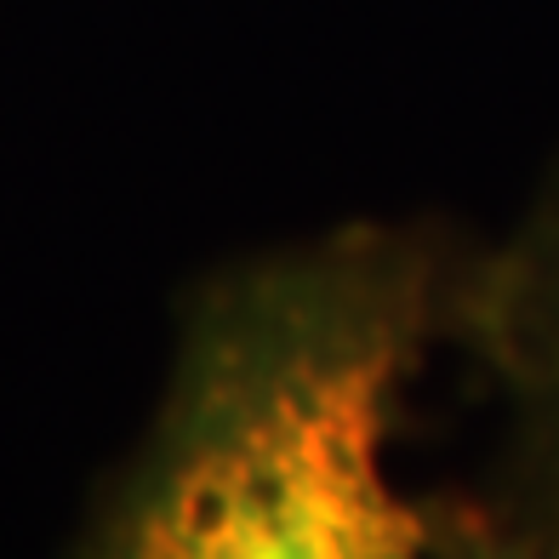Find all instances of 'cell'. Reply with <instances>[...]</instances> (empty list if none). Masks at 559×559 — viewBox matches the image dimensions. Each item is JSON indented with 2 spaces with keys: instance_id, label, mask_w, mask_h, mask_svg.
<instances>
[{
  "instance_id": "obj_1",
  "label": "cell",
  "mask_w": 559,
  "mask_h": 559,
  "mask_svg": "<svg viewBox=\"0 0 559 559\" xmlns=\"http://www.w3.org/2000/svg\"><path fill=\"white\" fill-rule=\"evenodd\" d=\"M435 320L394 228H337L223 274L86 559H428L389 468Z\"/></svg>"
},
{
  "instance_id": "obj_2",
  "label": "cell",
  "mask_w": 559,
  "mask_h": 559,
  "mask_svg": "<svg viewBox=\"0 0 559 559\" xmlns=\"http://www.w3.org/2000/svg\"><path fill=\"white\" fill-rule=\"evenodd\" d=\"M497 325H502L508 371L520 377L531 412H537L548 423V435L559 440V206L537 235H531L525 258L508 269Z\"/></svg>"
},
{
  "instance_id": "obj_3",
  "label": "cell",
  "mask_w": 559,
  "mask_h": 559,
  "mask_svg": "<svg viewBox=\"0 0 559 559\" xmlns=\"http://www.w3.org/2000/svg\"><path fill=\"white\" fill-rule=\"evenodd\" d=\"M463 559H520V554H502V548H491V543H479V548H468Z\"/></svg>"
}]
</instances>
